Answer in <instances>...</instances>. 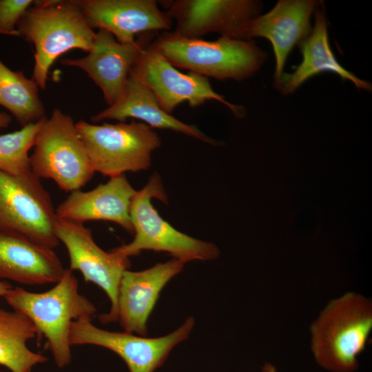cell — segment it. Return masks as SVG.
Wrapping results in <instances>:
<instances>
[{
    "mask_svg": "<svg viewBox=\"0 0 372 372\" xmlns=\"http://www.w3.org/2000/svg\"><path fill=\"white\" fill-rule=\"evenodd\" d=\"M3 298L14 311L32 322L38 339L45 338L46 347L60 369L68 366L72 360V323L92 320L96 313L95 305L79 292L77 278L69 268H65L61 279L47 291L32 292L16 287Z\"/></svg>",
    "mask_w": 372,
    "mask_h": 372,
    "instance_id": "cell-1",
    "label": "cell"
},
{
    "mask_svg": "<svg viewBox=\"0 0 372 372\" xmlns=\"http://www.w3.org/2000/svg\"><path fill=\"white\" fill-rule=\"evenodd\" d=\"M17 25L19 37L34 44L32 79L46 87L49 70L56 59L72 49L87 53L96 32L88 25L77 0L34 1Z\"/></svg>",
    "mask_w": 372,
    "mask_h": 372,
    "instance_id": "cell-2",
    "label": "cell"
},
{
    "mask_svg": "<svg viewBox=\"0 0 372 372\" xmlns=\"http://www.w3.org/2000/svg\"><path fill=\"white\" fill-rule=\"evenodd\" d=\"M316 362L331 372H354L372 331V302L355 292L331 300L310 326Z\"/></svg>",
    "mask_w": 372,
    "mask_h": 372,
    "instance_id": "cell-3",
    "label": "cell"
},
{
    "mask_svg": "<svg viewBox=\"0 0 372 372\" xmlns=\"http://www.w3.org/2000/svg\"><path fill=\"white\" fill-rule=\"evenodd\" d=\"M152 44L175 68L217 80H245L256 74L267 59L266 52L253 41L224 37L206 41L165 31Z\"/></svg>",
    "mask_w": 372,
    "mask_h": 372,
    "instance_id": "cell-4",
    "label": "cell"
},
{
    "mask_svg": "<svg viewBox=\"0 0 372 372\" xmlns=\"http://www.w3.org/2000/svg\"><path fill=\"white\" fill-rule=\"evenodd\" d=\"M153 198L167 202L157 174L151 176L147 185L136 191L132 200L130 214L134 231V239L112 250L127 258L137 256L143 250L164 251L184 263L195 260H211L218 257L220 251L214 243L183 234L165 221L152 205Z\"/></svg>",
    "mask_w": 372,
    "mask_h": 372,
    "instance_id": "cell-5",
    "label": "cell"
},
{
    "mask_svg": "<svg viewBox=\"0 0 372 372\" xmlns=\"http://www.w3.org/2000/svg\"><path fill=\"white\" fill-rule=\"evenodd\" d=\"M30 165L38 178L51 179L66 192L81 189L95 173L76 123L58 108L41 121Z\"/></svg>",
    "mask_w": 372,
    "mask_h": 372,
    "instance_id": "cell-6",
    "label": "cell"
},
{
    "mask_svg": "<svg viewBox=\"0 0 372 372\" xmlns=\"http://www.w3.org/2000/svg\"><path fill=\"white\" fill-rule=\"evenodd\" d=\"M76 127L94 172L110 178L147 169L152 153L161 145L152 127L134 120L101 125L80 120Z\"/></svg>",
    "mask_w": 372,
    "mask_h": 372,
    "instance_id": "cell-7",
    "label": "cell"
},
{
    "mask_svg": "<svg viewBox=\"0 0 372 372\" xmlns=\"http://www.w3.org/2000/svg\"><path fill=\"white\" fill-rule=\"evenodd\" d=\"M56 218L41 179L32 172L16 176L0 170V231L21 234L54 249L59 244Z\"/></svg>",
    "mask_w": 372,
    "mask_h": 372,
    "instance_id": "cell-8",
    "label": "cell"
},
{
    "mask_svg": "<svg viewBox=\"0 0 372 372\" xmlns=\"http://www.w3.org/2000/svg\"><path fill=\"white\" fill-rule=\"evenodd\" d=\"M130 75L137 79L154 95L161 108L170 114L187 102L196 107L206 101L216 100L227 105L236 116L245 115L242 106L232 104L216 92L207 77L196 73L180 72L148 42L133 64Z\"/></svg>",
    "mask_w": 372,
    "mask_h": 372,
    "instance_id": "cell-9",
    "label": "cell"
},
{
    "mask_svg": "<svg viewBox=\"0 0 372 372\" xmlns=\"http://www.w3.org/2000/svg\"><path fill=\"white\" fill-rule=\"evenodd\" d=\"M55 233L65 247L71 271H79L85 282L103 289L111 302L108 313L99 316L101 322L117 320L118 288L125 271L131 266L130 258L113 250L105 251L94 241L92 230L83 223L57 217Z\"/></svg>",
    "mask_w": 372,
    "mask_h": 372,
    "instance_id": "cell-10",
    "label": "cell"
},
{
    "mask_svg": "<svg viewBox=\"0 0 372 372\" xmlns=\"http://www.w3.org/2000/svg\"><path fill=\"white\" fill-rule=\"evenodd\" d=\"M194 326L188 318L172 333L158 338H146L125 331H110L95 326L92 320L72 323L70 340L74 345H94L107 349L120 356L130 372H154L163 364L172 349L186 340Z\"/></svg>",
    "mask_w": 372,
    "mask_h": 372,
    "instance_id": "cell-11",
    "label": "cell"
},
{
    "mask_svg": "<svg viewBox=\"0 0 372 372\" xmlns=\"http://www.w3.org/2000/svg\"><path fill=\"white\" fill-rule=\"evenodd\" d=\"M165 4L166 12L176 21L173 32L189 39L215 32L247 40L249 25L262 9V3L253 0H176Z\"/></svg>",
    "mask_w": 372,
    "mask_h": 372,
    "instance_id": "cell-12",
    "label": "cell"
},
{
    "mask_svg": "<svg viewBox=\"0 0 372 372\" xmlns=\"http://www.w3.org/2000/svg\"><path fill=\"white\" fill-rule=\"evenodd\" d=\"M88 25L105 30L121 43H131L136 36L170 31L172 19L155 0H77Z\"/></svg>",
    "mask_w": 372,
    "mask_h": 372,
    "instance_id": "cell-13",
    "label": "cell"
},
{
    "mask_svg": "<svg viewBox=\"0 0 372 372\" xmlns=\"http://www.w3.org/2000/svg\"><path fill=\"white\" fill-rule=\"evenodd\" d=\"M149 40L138 37L121 43L105 30H99L92 50L85 56L63 59L61 64L85 71L101 89L108 106L122 96L133 64Z\"/></svg>",
    "mask_w": 372,
    "mask_h": 372,
    "instance_id": "cell-14",
    "label": "cell"
},
{
    "mask_svg": "<svg viewBox=\"0 0 372 372\" xmlns=\"http://www.w3.org/2000/svg\"><path fill=\"white\" fill-rule=\"evenodd\" d=\"M319 5L318 1L313 0H280L269 12L258 15L250 22L247 40L262 37L272 45L276 61V86L283 75L290 52L311 33V18Z\"/></svg>",
    "mask_w": 372,
    "mask_h": 372,
    "instance_id": "cell-15",
    "label": "cell"
},
{
    "mask_svg": "<svg viewBox=\"0 0 372 372\" xmlns=\"http://www.w3.org/2000/svg\"><path fill=\"white\" fill-rule=\"evenodd\" d=\"M172 258L139 271H124L118 288L117 320L124 331L145 336L147 322L166 284L183 269Z\"/></svg>",
    "mask_w": 372,
    "mask_h": 372,
    "instance_id": "cell-16",
    "label": "cell"
},
{
    "mask_svg": "<svg viewBox=\"0 0 372 372\" xmlns=\"http://www.w3.org/2000/svg\"><path fill=\"white\" fill-rule=\"evenodd\" d=\"M136 191L123 174L89 191L75 190L55 209L56 216L79 223L107 220L134 234L130 210Z\"/></svg>",
    "mask_w": 372,
    "mask_h": 372,
    "instance_id": "cell-17",
    "label": "cell"
},
{
    "mask_svg": "<svg viewBox=\"0 0 372 372\" xmlns=\"http://www.w3.org/2000/svg\"><path fill=\"white\" fill-rule=\"evenodd\" d=\"M65 268L54 249L25 236L0 231V278L24 285L56 283Z\"/></svg>",
    "mask_w": 372,
    "mask_h": 372,
    "instance_id": "cell-18",
    "label": "cell"
},
{
    "mask_svg": "<svg viewBox=\"0 0 372 372\" xmlns=\"http://www.w3.org/2000/svg\"><path fill=\"white\" fill-rule=\"evenodd\" d=\"M128 118L141 120L150 127L170 130L209 144H218L195 125L185 123L165 112L152 92L130 75L121 98L114 104L93 116L91 121L92 123L105 119L125 122Z\"/></svg>",
    "mask_w": 372,
    "mask_h": 372,
    "instance_id": "cell-19",
    "label": "cell"
},
{
    "mask_svg": "<svg viewBox=\"0 0 372 372\" xmlns=\"http://www.w3.org/2000/svg\"><path fill=\"white\" fill-rule=\"evenodd\" d=\"M300 47L302 61L292 73L283 74L276 86L282 93H292L311 77L325 72L337 74L358 89L371 90L370 83L358 78L337 61L329 42L326 15L319 7L315 11L314 26L309 35L300 42Z\"/></svg>",
    "mask_w": 372,
    "mask_h": 372,
    "instance_id": "cell-20",
    "label": "cell"
},
{
    "mask_svg": "<svg viewBox=\"0 0 372 372\" xmlns=\"http://www.w3.org/2000/svg\"><path fill=\"white\" fill-rule=\"evenodd\" d=\"M38 338L36 328L23 314L0 308V365L11 372H32L48 361L44 355L30 350L28 342Z\"/></svg>",
    "mask_w": 372,
    "mask_h": 372,
    "instance_id": "cell-21",
    "label": "cell"
},
{
    "mask_svg": "<svg viewBox=\"0 0 372 372\" xmlns=\"http://www.w3.org/2000/svg\"><path fill=\"white\" fill-rule=\"evenodd\" d=\"M38 85L21 71H13L0 60V105L24 127L45 116Z\"/></svg>",
    "mask_w": 372,
    "mask_h": 372,
    "instance_id": "cell-22",
    "label": "cell"
},
{
    "mask_svg": "<svg viewBox=\"0 0 372 372\" xmlns=\"http://www.w3.org/2000/svg\"><path fill=\"white\" fill-rule=\"evenodd\" d=\"M41 121L0 135V170L16 176L31 172L29 152Z\"/></svg>",
    "mask_w": 372,
    "mask_h": 372,
    "instance_id": "cell-23",
    "label": "cell"
},
{
    "mask_svg": "<svg viewBox=\"0 0 372 372\" xmlns=\"http://www.w3.org/2000/svg\"><path fill=\"white\" fill-rule=\"evenodd\" d=\"M34 1L0 0V34L19 37L17 25Z\"/></svg>",
    "mask_w": 372,
    "mask_h": 372,
    "instance_id": "cell-24",
    "label": "cell"
},
{
    "mask_svg": "<svg viewBox=\"0 0 372 372\" xmlns=\"http://www.w3.org/2000/svg\"><path fill=\"white\" fill-rule=\"evenodd\" d=\"M12 121V118L6 112H0V128L8 127Z\"/></svg>",
    "mask_w": 372,
    "mask_h": 372,
    "instance_id": "cell-25",
    "label": "cell"
},
{
    "mask_svg": "<svg viewBox=\"0 0 372 372\" xmlns=\"http://www.w3.org/2000/svg\"><path fill=\"white\" fill-rule=\"evenodd\" d=\"M12 287L8 281L0 280V297H4Z\"/></svg>",
    "mask_w": 372,
    "mask_h": 372,
    "instance_id": "cell-26",
    "label": "cell"
},
{
    "mask_svg": "<svg viewBox=\"0 0 372 372\" xmlns=\"http://www.w3.org/2000/svg\"><path fill=\"white\" fill-rule=\"evenodd\" d=\"M262 372H277V371L271 363H265L262 369Z\"/></svg>",
    "mask_w": 372,
    "mask_h": 372,
    "instance_id": "cell-27",
    "label": "cell"
},
{
    "mask_svg": "<svg viewBox=\"0 0 372 372\" xmlns=\"http://www.w3.org/2000/svg\"><path fill=\"white\" fill-rule=\"evenodd\" d=\"M0 372H1V371H0Z\"/></svg>",
    "mask_w": 372,
    "mask_h": 372,
    "instance_id": "cell-28",
    "label": "cell"
}]
</instances>
